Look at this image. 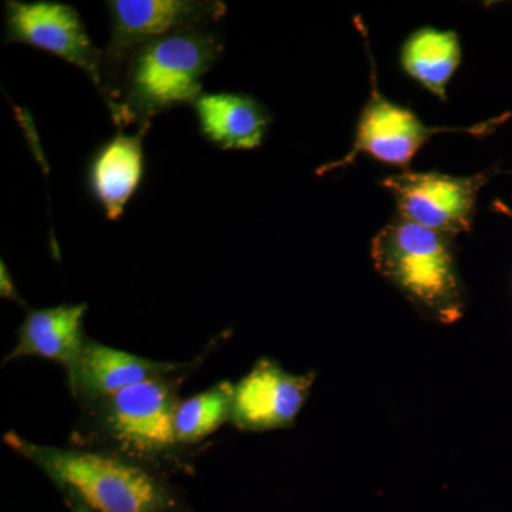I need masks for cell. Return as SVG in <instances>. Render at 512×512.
Returning a JSON list of instances; mask_svg holds the SVG:
<instances>
[{
	"mask_svg": "<svg viewBox=\"0 0 512 512\" xmlns=\"http://www.w3.org/2000/svg\"><path fill=\"white\" fill-rule=\"evenodd\" d=\"M234 387L221 382L178 404L174 419L177 443H197L231 420Z\"/></svg>",
	"mask_w": 512,
	"mask_h": 512,
	"instance_id": "15",
	"label": "cell"
},
{
	"mask_svg": "<svg viewBox=\"0 0 512 512\" xmlns=\"http://www.w3.org/2000/svg\"><path fill=\"white\" fill-rule=\"evenodd\" d=\"M144 133L116 136L96 151L89 167V187L107 220L119 221L127 202L136 194L144 177Z\"/></svg>",
	"mask_w": 512,
	"mask_h": 512,
	"instance_id": "12",
	"label": "cell"
},
{
	"mask_svg": "<svg viewBox=\"0 0 512 512\" xmlns=\"http://www.w3.org/2000/svg\"><path fill=\"white\" fill-rule=\"evenodd\" d=\"M5 28L6 42L23 43L60 57L86 73L103 93L104 52L94 46L73 6L53 0H8Z\"/></svg>",
	"mask_w": 512,
	"mask_h": 512,
	"instance_id": "6",
	"label": "cell"
},
{
	"mask_svg": "<svg viewBox=\"0 0 512 512\" xmlns=\"http://www.w3.org/2000/svg\"><path fill=\"white\" fill-rule=\"evenodd\" d=\"M178 404L174 387L165 377H156L104 399V426L114 440L134 453H160L177 443Z\"/></svg>",
	"mask_w": 512,
	"mask_h": 512,
	"instance_id": "8",
	"label": "cell"
},
{
	"mask_svg": "<svg viewBox=\"0 0 512 512\" xmlns=\"http://www.w3.org/2000/svg\"><path fill=\"white\" fill-rule=\"evenodd\" d=\"M106 5L111 33L103 50L104 77L144 43L181 30L211 28L227 13L220 0H110Z\"/></svg>",
	"mask_w": 512,
	"mask_h": 512,
	"instance_id": "7",
	"label": "cell"
},
{
	"mask_svg": "<svg viewBox=\"0 0 512 512\" xmlns=\"http://www.w3.org/2000/svg\"><path fill=\"white\" fill-rule=\"evenodd\" d=\"M315 379L313 372L292 375L272 359H259L251 372L235 384L232 423L247 431L291 427Z\"/></svg>",
	"mask_w": 512,
	"mask_h": 512,
	"instance_id": "9",
	"label": "cell"
},
{
	"mask_svg": "<svg viewBox=\"0 0 512 512\" xmlns=\"http://www.w3.org/2000/svg\"><path fill=\"white\" fill-rule=\"evenodd\" d=\"M2 281H0V291H2L3 298L12 299V301L19 302L20 305H23L22 299H20L18 289L13 285L12 278H10V274L8 268L5 266V262L2 261Z\"/></svg>",
	"mask_w": 512,
	"mask_h": 512,
	"instance_id": "16",
	"label": "cell"
},
{
	"mask_svg": "<svg viewBox=\"0 0 512 512\" xmlns=\"http://www.w3.org/2000/svg\"><path fill=\"white\" fill-rule=\"evenodd\" d=\"M495 168L457 177L440 171H402L383 178L384 190L393 195L399 217L454 237L473 227L478 192Z\"/></svg>",
	"mask_w": 512,
	"mask_h": 512,
	"instance_id": "5",
	"label": "cell"
},
{
	"mask_svg": "<svg viewBox=\"0 0 512 512\" xmlns=\"http://www.w3.org/2000/svg\"><path fill=\"white\" fill-rule=\"evenodd\" d=\"M73 512H92L87 505L80 503L79 500L74 501V510Z\"/></svg>",
	"mask_w": 512,
	"mask_h": 512,
	"instance_id": "18",
	"label": "cell"
},
{
	"mask_svg": "<svg viewBox=\"0 0 512 512\" xmlns=\"http://www.w3.org/2000/svg\"><path fill=\"white\" fill-rule=\"evenodd\" d=\"M222 52L224 39L211 28L181 30L137 47L104 77L101 97L114 123L146 133L154 117L192 106Z\"/></svg>",
	"mask_w": 512,
	"mask_h": 512,
	"instance_id": "1",
	"label": "cell"
},
{
	"mask_svg": "<svg viewBox=\"0 0 512 512\" xmlns=\"http://www.w3.org/2000/svg\"><path fill=\"white\" fill-rule=\"evenodd\" d=\"M86 312V303L30 311L20 326L18 345L5 357V362L40 356L55 360L66 367L67 375H72L86 342L83 336Z\"/></svg>",
	"mask_w": 512,
	"mask_h": 512,
	"instance_id": "13",
	"label": "cell"
},
{
	"mask_svg": "<svg viewBox=\"0 0 512 512\" xmlns=\"http://www.w3.org/2000/svg\"><path fill=\"white\" fill-rule=\"evenodd\" d=\"M373 265L424 315L453 325L464 315L466 292L448 235L402 217L372 239Z\"/></svg>",
	"mask_w": 512,
	"mask_h": 512,
	"instance_id": "2",
	"label": "cell"
},
{
	"mask_svg": "<svg viewBox=\"0 0 512 512\" xmlns=\"http://www.w3.org/2000/svg\"><path fill=\"white\" fill-rule=\"evenodd\" d=\"M5 443L90 510L163 512L170 507L163 484L144 468L121 458L39 446L15 433L6 434Z\"/></svg>",
	"mask_w": 512,
	"mask_h": 512,
	"instance_id": "3",
	"label": "cell"
},
{
	"mask_svg": "<svg viewBox=\"0 0 512 512\" xmlns=\"http://www.w3.org/2000/svg\"><path fill=\"white\" fill-rule=\"evenodd\" d=\"M510 174H512V171H511V173H510Z\"/></svg>",
	"mask_w": 512,
	"mask_h": 512,
	"instance_id": "19",
	"label": "cell"
},
{
	"mask_svg": "<svg viewBox=\"0 0 512 512\" xmlns=\"http://www.w3.org/2000/svg\"><path fill=\"white\" fill-rule=\"evenodd\" d=\"M356 28L362 33L370 64V96L356 124L355 140L349 153L333 163L323 164L316 171L319 177L340 170L355 163L359 156H367L379 163L392 167H409L414 156L431 137L443 133H463L471 136H484L493 131L503 119H493L471 127H433L427 126L423 120L410 110L387 99L380 93L377 84L376 62L369 45V35L363 20L356 16Z\"/></svg>",
	"mask_w": 512,
	"mask_h": 512,
	"instance_id": "4",
	"label": "cell"
},
{
	"mask_svg": "<svg viewBox=\"0 0 512 512\" xmlns=\"http://www.w3.org/2000/svg\"><path fill=\"white\" fill-rule=\"evenodd\" d=\"M184 367L187 365L153 362L86 339L69 383L73 396L104 400L134 384L165 377Z\"/></svg>",
	"mask_w": 512,
	"mask_h": 512,
	"instance_id": "10",
	"label": "cell"
},
{
	"mask_svg": "<svg viewBox=\"0 0 512 512\" xmlns=\"http://www.w3.org/2000/svg\"><path fill=\"white\" fill-rule=\"evenodd\" d=\"M192 109L202 136L221 150L261 146L272 121L261 101L242 93H202Z\"/></svg>",
	"mask_w": 512,
	"mask_h": 512,
	"instance_id": "11",
	"label": "cell"
},
{
	"mask_svg": "<svg viewBox=\"0 0 512 512\" xmlns=\"http://www.w3.org/2000/svg\"><path fill=\"white\" fill-rule=\"evenodd\" d=\"M463 57L460 37L453 30L421 28L407 37L400 49L403 72L441 101Z\"/></svg>",
	"mask_w": 512,
	"mask_h": 512,
	"instance_id": "14",
	"label": "cell"
},
{
	"mask_svg": "<svg viewBox=\"0 0 512 512\" xmlns=\"http://www.w3.org/2000/svg\"><path fill=\"white\" fill-rule=\"evenodd\" d=\"M494 208L497 211L504 212V214L510 215L512 217V210L511 208H508L507 205H504L503 202L495 201L494 202Z\"/></svg>",
	"mask_w": 512,
	"mask_h": 512,
	"instance_id": "17",
	"label": "cell"
}]
</instances>
